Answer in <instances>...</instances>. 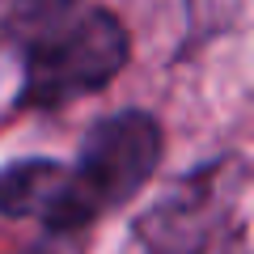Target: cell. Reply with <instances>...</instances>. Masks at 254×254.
<instances>
[{
	"mask_svg": "<svg viewBox=\"0 0 254 254\" xmlns=\"http://www.w3.org/2000/svg\"><path fill=\"white\" fill-rule=\"evenodd\" d=\"M131 43L119 17L110 13H85L68 26L43 34L26 55V85H21V106H68L72 98L98 93L102 85L123 72Z\"/></svg>",
	"mask_w": 254,
	"mask_h": 254,
	"instance_id": "obj_2",
	"label": "cell"
},
{
	"mask_svg": "<svg viewBox=\"0 0 254 254\" xmlns=\"http://www.w3.org/2000/svg\"><path fill=\"white\" fill-rule=\"evenodd\" d=\"M161 161V127L144 110L102 119L89 131L76 165L64 170V195L55 203L47 229L68 233L89 220H98L106 208H119L153 178Z\"/></svg>",
	"mask_w": 254,
	"mask_h": 254,
	"instance_id": "obj_1",
	"label": "cell"
},
{
	"mask_svg": "<svg viewBox=\"0 0 254 254\" xmlns=\"http://www.w3.org/2000/svg\"><path fill=\"white\" fill-rule=\"evenodd\" d=\"M225 208L229 178L220 170H203L140 220V246L144 254H203L225 220Z\"/></svg>",
	"mask_w": 254,
	"mask_h": 254,
	"instance_id": "obj_3",
	"label": "cell"
},
{
	"mask_svg": "<svg viewBox=\"0 0 254 254\" xmlns=\"http://www.w3.org/2000/svg\"><path fill=\"white\" fill-rule=\"evenodd\" d=\"M64 170L55 161H13L0 170V212L4 216H38L47 225L64 195Z\"/></svg>",
	"mask_w": 254,
	"mask_h": 254,
	"instance_id": "obj_4",
	"label": "cell"
}]
</instances>
